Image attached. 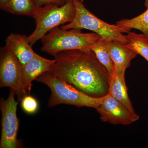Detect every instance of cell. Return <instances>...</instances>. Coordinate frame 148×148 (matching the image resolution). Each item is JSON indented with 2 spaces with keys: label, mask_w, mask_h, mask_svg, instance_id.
Wrapping results in <instances>:
<instances>
[{
  "label": "cell",
  "mask_w": 148,
  "mask_h": 148,
  "mask_svg": "<svg viewBox=\"0 0 148 148\" xmlns=\"http://www.w3.org/2000/svg\"><path fill=\"white\" fill-rule=\"evenodd\" d=\"M38 8L32 0H10L5 5L0 7L1 10L8 13L32 18Z\"/></svg>",
  "instance_id": "obj_14"
},
{
  "label": "cell",
  "mask_w": 148,
  "mask_h": 148,
  "mask_svg": "<svg viewBox=\"0 0 148 148\" xmlns=\"http://www.w3.org/2000/svg\"><path fill=\"white\" fill-rule=\"evenodd\" d=\"M0 87L10 88L18 101L27 95L23 86L22 65L5 46L1 48Z\"/></svg>",
  "instance_id": "obj_7"
},
{
  "label": "cell",
  "mask_w": 148,
  "mask_h": 148,
  "mask_svg": "<svg viewBox=\"0 0 148 148\" xmlns=\"http://www.w3.org/2000/svg\"><path fill=\"white\" fill-rule=\"evenodd\" d=\"M36 81L50 88L51 94L48 103L49 107L66 104L96 109L103 98H93L85 94L51 71L42 74Z\"/></svg>",
  "instance_id": "obj_2"
},
{
  "label": "cell",
  "mask_w": 148,
  "mask_h": 148,
  "mask_svg": "<svg viewBox=\"0 0 148 148\" xmlns=\"http://www.w3.org/2000/svg\"><path fill=\"white\" fill-rule=\"evenodd\" d=\"M102 121L114 125H127L137 121L140 116L132 113L110 94L104 96L96 109Z\"/></svg>",
  "instance_id": "obj_8"
},
{
  "label": "cell",
  "mask_w": 148,
  "mask_h": 148,
  "mask_svg": "<svg viewBox=\"0 0 148 148\" xmlns=\"http://www.w3.org/2000/svg\"><path fill=\"white\" fill-rule=\"evenodd\" d=\"M105 42L113 61L114 71L125 72L138 53L119 42L105 40Z\"/></svg>",
  "instance_id": "obj_11"
},
{
  "label": "cell",
  "mask_w": 148,
  "mask_h": 148,
  "mask_svg": "<svg viewBox=\"0 0 148 148\" xmlns=\"http://www.w3.org/2000/svg\"><path fill=\"white\" fill-rule=\"evenodd\" d=\"M91 50L95 53L100 63L107 69L110 76H112L114 72V65L105 40L101 38L97 40L91 46Z\"/></svg>",
  "instance_id": "obj_15"
},
{
  "label": "cell",
  "mask_w": 148,
  "mask_h": 148,
  "mask_svg": "<svg viewBox=\"0 0 148 148\" xmlns=\"http://www.w3.org/2000/svg\"><path fill=\"white\" fill-rule=\"evenodd\" d=\"M53 56L50 71L66 82L93 98L108 94L110 75L92 50L65 51Z\"/></svg>",
  "instance_id": "obj_1"
},
{
  "label": "cell",
  "mask_w": 148,
  "mask_h": 148,
  "mask_svg": "<svg viewBox=\"0 0 148 148\" xmlns=\"http://www.w3.org/2000/svg\"><path fill=\"white\" fill-rule=\"evenodd\" d=\"M32 1L37 7H40L52 4L63 5L68 0H32Z\"/></svg>",
  "instance_id": "obj_18"
},
{
  "label": "cell",
  "mask_w": 148,
  "mask_h": 148,
  "mask_svg": "<svg viewBox=\"0 0 148 148\" xmlns=\"http://www.w3.org/2000/svg\"><path fill=\"white\" fill-rule=\"evenodd\" d=\"M21 101V108L26 113L30 114H35L38 110V102L32 95L27 94Z\"/></svg>",
  "instance_id": "obj_17"
},
{
  "label": "cell",
  "mask_w": 148,
  "mask_h": 148,
  "mask_svg": "<svg viewBox=\"0 0 148 148\" xmlns=\"http://www.w3.org/2000/svg\"><path fill=\"white\" fill-rule=\"evenodd\" d=\"M55 60H49L38 54L29 63L22 66L23 86L26 94H29L32 89V82L42 74L51 71Z\"/></svg>",
  "instance_id": "obj_9"
},
{
  "label": "cell",
  "mask_w": 148,
  "mask_h": 148,
  "mask_svg": "<svg viewBox=\"0 0 148 148\" xmlns=\"http://www.w3.org/2000/svg\"><path fill=\"white\" fill-rule=\"evenodd\" d=\"M129 42L125 46L143 56L148 62V37L144 34L129 32L126 36Z\"/></svg>",
  "instance_id": "obj_16"
},
{
  "label": "cell",
  "mask_w": 148,
  "mask_h": 148,
  "mask_svg": "<svg viewBox=\"0 0 148 148\" xmlns=\"http://www.w3.org/2000/svg\"><path fill=\"white\" fill-rule=\"evenodd\" d=\"M147 10L139 16L131 18L117 21L116 25L125 30L127 33L132 29H137L148 37V0H145Z\"/></svg>",
  "instance_id": "obj_13"
},
{
  "label": "cell",
  "mask_w": 148,
  "mask_h": 148,
  "mask_svg": "<svg viewBox=\"0 0 148 148\" xmlns=\"http://www.w3.org/2000/svg\"><path fill=\"white\" fill-rule=\"evenodd\" d=\"M81 30L54 28L41 40V50L53 56L65 51L91 50V46L101 37L95 33H83Z\"/></svg>",
  "instance_id": "obj_3"
},
{
  "label": "cell",
  "mask_w": 148,
  "mask_h": 148,
  "mask_svg": "<svg viewBox=\"0 0 148 148\" xmlns=\"http://www.w3.org/2000/svg\"><path fill=\"white\" fill-rule=\"evenodd\" d=\"M75 15V8L73 0H68L63 5L52 4L38 7L33 17L36 29L27 36V42L33 46L52 29L71 22Z\"/></svg>",
  "instance_id": "obj_5"
},
{
  "label": "cell",
  "mask_w": 148,
  "mask_h": 148,
  "mask_svg": "<svg viewBox=\"0 0 148 148\" xmlns=\"http://www.w3.org/2000/svg\"><path fill=\"white\" fill-rule=\"evenodd\" d=\"M27 36L11 33L6 38L5 47L17 58L22 66L29 63L37 53L27 42Z\"/></svg>",
  "instance_id": "obj_10"
},
{
  "label": "cell",
  "mask_w": 148,
  "mask_h": 148,
  "mask_svg": "<svg viewBox=\"0 0 148 148\" xmlns=\"http://www.w3.org/2000/svg\"><path fill=\"white\" fill-rule=\"evenodd\" d=\"M75 8L73 20L61 26L63 29H85L99 35L108 41H114L126 44L129 42L127 36L123 34L127 32L116 25L106 23L98 18L85 6L82 0H73Z\"/></svg>",
  "instance_id": "obj_4"
},
{
  "label": "cell",
  "mask_w": 148,
  "mask_h": 148,
  "mask_svg": "<svg viewBox=\"0 0 148 148\" xmlns=\"http://www.w3.org/2000/svg\"><path fill=\"white\" fill-rule=\"evenodd\" d=\"M15 95L14 91L10 89L8 98L5 100H1V148H16L20 147V143L17 138L19 127V120L16 114L18 102L15 100Z\"/></svg>",
  "instance_id": "obj_6"
},
{
  "label": "cell",
  "mask_w": 148,
  "mask_h": 148,
  "mask_svg": "<svg viewBox=\"0 0 148 148\" xmlns=\"http://www.w3.org/2000/svg\"><path fill=\"white\" fill-rule=\"evenodd\" d=\"M10 0H0V7L5 5Z\"/></svg>",
  "instance_id": "obj_19"
},
{
  "label": "cell",
  "mask_w": 148,
  "mask_h": 148,
  "mask_svg": "<svg viewBox=\"0 0 148 148\" xmlns=\"http://www.w3.org/2000/svg\"><path fill=\"white\" fill-rule=\"evenodd\" d=\"M125 73V72L114 71L111 77L109 94L125 106L132 113L137 114L128 96Z\"/></svg>",
  "instance_id": "obj_12"
}]
</instances>
